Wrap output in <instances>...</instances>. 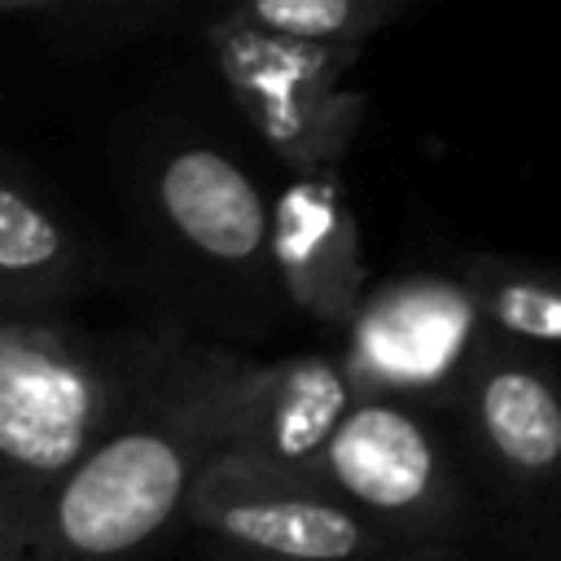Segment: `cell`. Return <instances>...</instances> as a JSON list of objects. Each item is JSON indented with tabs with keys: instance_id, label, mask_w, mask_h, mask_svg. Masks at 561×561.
I'll return each instance as SVG.
<instances>
[{
	"instance_id": "1",
	"label": "cell",
	"mask_w": 561,
	"mask_h": 561,
	"mask_svg": "<svg viewBox=\"0 0 561 561\" xmlns=\"http://www.w3.org/2000/svg\"><path fill=\"white\" fill-rule=\"evenodd\" d=\"M197 434L131 425L88 447L57 486L48 535L61 561H123L188 500Z\"/></svg>"
},
{
	"instance_id": "2",
	"label": "cell",
	"mask_w": 561,
	"mask_h": 561,
	"mask_svg": "<svg viewBox=\"0 0 561 561\" xmlns=\"http://www.w3.org/2000/svg\"><path fill=\"white\" fill-rule=\"evenodd\" d=\"M215 66L245 110V118L289 158V162H329L355 131L359 101L342 92V75L359 48L351 44H302L267 35L259 26L215 18L210 31Z\"/></svg>"
},
{
	"instance_id": "3",
	"label": "cell",
	"mask_w": 561,
	"mask_h": 561,
	"mask_svg": "<svg viewBox=\"0 0 561 561\" xmlns=\"http://www.w3.org/2000/svg\"><path fill=\"white\" fill-rule=\"evenodd\" d=\"M346 408L351 386L324 359L245 373V381L206 386L184 403L193 416L188 430L206 438L215 456H237L298 478L320 465Z\"/></svg>"
},
{
	"instance_id": "4",
	"label": "cell",
	"mask_w": 561,
	"mask_h": 561,
	"mask_svg": "<svg viewBox=\"0 0 561 561\" xmlns=\"http://www.w3.org/2000/svg\"><path fill=\"white\" fill-rule=\"evenodd\" d=\"M193 517L272 561H355L373 543L364 522L316 495L307 478L237 456H219V469L193 482Z\"/></svg>"
},
{
	"instance_id": "5",
	"label": "cell",
	"mask_w": 561,
	"mask_h": 561,
	"mask_svg": "<svg viewBox=\"0 0 561 561\" xmlns=\"http://www.w3.org/2000/svg\"><path fill=\"white\" fill-rule=\"evenodd\" d=\"M320 469L346 500L377 517H434L451 500L443 447L421 416L386 399L346 408Z\"/></svg>"
},
{
	"instance_id": "6",
	"label": "cell",
	"mask_w": 561,
	"mask_h": 561,
	"mask_svg": "<svg viewBox=\"0 0 561 561\" xmlns=\"http://www.w3.org/2000/svg\"><path fill=\"white\" fill-rule=\"evenodd\" d=\"M469 421L482 451L513 482L561 473V381L508 333L491 329L469 359Z\"/></svg>"
},
{
	"instance_id": "7",
	"label": "cell",
	"mask_w": 561,
	"mask_h": 561,
	"mask_svg": "<svg viewBox=\"0 0 561 561\" xmlns=\"http://www.w3.org/2000/svg\"><path fill=\"white\" fill-rule=\"evenodd\" d=\"M167 224L215 263H254L272 241V210L250 171L215 145H175L153 175Z\"/></svg>"
},
{
	"instance_id": "8",
	"label": "cell",
	"mask_w": 561,
	"mask_h": 561,
	"mask_svg": "<svg viewBox=\"0 0 561 561\" xmlns=\"http://www.w3.org/2000/svg\"><path fill=\"white\" fill-rule=\"evenodd\" d=\"M473 289L443 280H408L381 294L364 320V355L390 381H438L473 346Z\"/></svg>"
},
{
	"instance_id": "9",
	"label": "cell",
	"mask_w": 561,
	"mask_h": 561,
	"mask_svg": "<svg viewBox=\"0 0 561 561\" xmlns=\"http://www.w3.org/2000/svg\"><path fill=\"white\" fill-rule=\"evenodd\" d=\"M469 289L491 329L522 346H561V267L478 259Z\"/></svg>"
},
{
	"instance_id": "10",
	"label": "cell",
	"mask_w": 561,
	"mask_h": 561,
	"mask_svg": "<svg viewBox=\"0 0 561 561\" xmlns=\"http://www.w3.org/2000/svg\"><path fill=\"white\" fill-rule=\"evenodd\" d=\"M412 0H232L224 18L302 44H351L386 31Z\"/></svg>"
},
{
	"instance_id": "11",
	"label": "cell",
	"mask_w": 561,
	"mask_h": 561,
	"mask_svg": "<svg viewBox=\"0 0 561 561\" xmlns=\"http://www.w3.org/2000/svg\"><path fill=\"white\" fill-rule=\"evenodd\" d=\"M0 403L61 425H96V394L88 377L75 364L57 359V351H39L9 337H0Z\"/></svg>"
},
{
	"instance_id": "12",
	"label": "cell",
	"mask_w": 561,
	"mask_h": 561,
	"mask_svg": "<svg viewBox=\"0 0 561 561\" xmlns=\"http://www.w3.org/2000/svg\"><path fill=\"white\" fill-rule=\"evenodd\" d=\"M70 263V241L61 224L26 188L0 180V280L39 285L61 276Z\"/></svg>"
},
{
	"instance_id": "13",
	"label": "cell",
	"mask_w": 561,
	"mask_h": 561,
	"mask_svg": "<svg viewBox=\"0 0 561 561\" xmlns=\"http://www.w3.org/2000/svg\"><path fill=\"white\" fill-rule=\"evenodd\" d=\"M75 0H0V18H39V13H66Z\"/></svg>"
},
{
	"instance_id": "14",
	"label": "cell",
	"mask_w": 561,
	"mask_h": 561,
	"mask_svg": "<svg viewBox=\"0 0 561 561\" xmlns=\"http://www.w3.org/2000/svg\"><path fill=\"white\" fill-rule=\"evenodd\" d=\"M79 9H88V13H96V18H127V13H140V9H149V4H162V0H75ZM70 4V9H75Z\"/></svg>"
}]
</instances>
